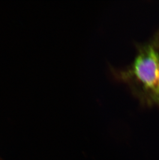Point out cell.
I'll return each mask as SVG.
<instances>
[{"label": "cell", "mask_w": 159, "mask_h": 160, "mask_svg": "<svg viewBox=\"0 0 159 160\" xmlns=\"http://www.w3.org/2000/svg\"><path fill=\"white\" fill-rule=\"evenodd\" d=\"M153 105L157 106L159 108V79L156 92L155 95L152 98V102H151V104H150V106H153Z\"/></svg>", "instance_id": "7a4b0ae2"}, {"label": "cell", "mask_w": 159, "mask_h": 160, "mask_svg": "<svg viewBox=\"0 0 159 160\" xmlns=\"http://www.w3.org/2000/svg\"><path fill=\"white\" fill-rule=\"evenodd\" d=\"M137 56L125 69L111 67L113 75L128 84L142 104L150 106L159 79V29L146 42L135 43Z\"/></svg>", "instance_id": "6da1fadb"}]
</instances>
